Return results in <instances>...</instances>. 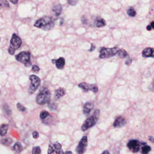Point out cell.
Masks as SVG:
<instances>
[{"mask_svg":"<svg viewBox=\"0 0 154 154\" xmlns=\"http://www.w3.org/2000/svg\"><path fill=\"white\" fill-rule=\"evenodd\" d=\"M93 104L91 102H87L85 104V105H84L83 111L84 114L86 115H88L90 114V113L94 109Z\"/></svg>","mask_w":154,"mask_h":154,"instance_id":"obj_14","label":"cell"},{"mask_svg":"<svg viewBox=\"0 0 154 154\" xmlns=\"http://www.w3.org/2000/svg\"><path fill=\"white\" fill-rule=\"evenodd\" d=\"M31 84L28 89L29 94H32L38 89L41 84V80L35 75H32L29 76Z\"/></svg>","mask_w":154,"mask_h":154,"instance_id":"obj_7","label":"cell"},{"mask_svg":"<svg viewBox=\"0 0 154 154\" xmlns=\"http://www.w3.org/2000/svg\"><path fill=\"white\" fill-rule=\"evenodd\" d=\"M17 61L23 63L26 67L31 65V53L29 52H21L15 56Z\"/></svg>","mask_w":154,"mask_h":154,"instance_id":"obj_6","label":"cell"},{"mask_svg":"<svg viewBox=\"0 0 154 154\" xmlns=\"http://www.w3.org/2000/svg\"><path fill=\"white\" fill-rule=\"evenodd\" d=\"M142 55L144 58H154V50L153 48H146L142 52Z\"/></svg>","mask_w":154,"mask_h":154,"instance_id":"obj_15","label":"cell"},{"mask_svg":"<svg viewBox=\"0 0 154 154\" xmlns=\"http://www.w3.org/2000/svg\"><path fill=\"white\" fill-rule=\"evenodd\" d=\"M151 147L147 145V144L144 142L141 148V154H148V153L151 151Z\"/></svg>","mask_w":154,"mask_h":154,"instance_id":"obj_22","label":"cell"},{"mask_svg":"<svg viewBox=\"0 0 154 154\" xmlns=\"http://www.w3.org/2000/svg\"><path fill=\"white\" fill-rule=\"evenodd\" d=\"M66 93V91L63 88H59L55 90L54 93V98L56 100H58L64 96Z\"/></svg>","mask_w":154,"mask_h":154,"instance_id":"obj_16","label":"cell"},{"mask_svg":"<svg viewBox=\"0 0 154 154\" xmlns=\"http://www.w3.org/2000/svg\"><path fill=\"white\" fill-rule=\"evenodd\" d=\"M32 135L34 139H37L39 137V134L37 131H34L32 133Z\"/></svg>","mask_w":154,"mask_h":154,"instance_id":"obj_31","label":"cell"},{"mask_svg":"<svg viewBox=\"0 0 154 154\" xmlns=\"http://www.w3.org/2000/svg\"><path fill=\"white\" fill-rule=\"evenodd\" d=\"M62 11V8L61 5H56L52 8V12L56 17H58L61 14Z\"/></svg>","mask_w":154,"mask_h":154,"instance_id":"obj_18","label":"cell"},{"mask_svg":"<svg viewBox=\"0 0 154 154\" xmlns=\"http://www.w3.org/2000/svg\"><path fill=\"white\" fill-rule=\"evenodd\" d=\"M149 139L150 140V141H151L152 142H154V137L152 136H150Z\"/></svg>","mask_w":154,"mask_h":154,"instance_id":"obj_38","label":"cell"},{"mask_svg":"<svg viewBox=\"0 0 154 154\" xmlns=\"http://www.w3.org/2000/svg\"><path fill=\"white\" fill-rule=\"evenodd\" d=\"M0 142L1 144L3 145L6 147H8L12 144L13 142V140L11 138H5L3 139H1Z\"/></svg>","mask_w":154,"mask_h":154,"instance_id":"obj_20","label":"cell"},{"mask_svg":"<svg viewBox=\"0 0 154 154\" xmlns=\"http://www.w3.org/2000/svg\"><path fill=\"white\" fill-rule=\"evenodd\" d=\"M127 14L130 17H133L136 16L137 13L133 9V8L131 7L127 11Z\"/></svg>","mask_w":154,"mask_h":154,"instance_id":"obj_24","label":"cell"},{"mask_svg":"<svg viewBox=\"0 0 154 154\" xmlns=\"http://www.w3.org/2000/svg\"><path fill=\"white\" fill-rule=\"evenodd\" d=\"M101 154H110V153L108 150H105L104 151L102 152V153Z\"/></svg>","mask_w":154,"mask_h":154,"instance_id":"obj_39","label":"cell"},{"mask_svg":"<svg viewBox=\"0 0 154 154\" xmlns=\"http://www.w3.org/2000/svg\"><path fill=\"white\" fill-rule=\"evenodd\" d=\"M151 26L152 27V28H154V22H152L151 24Z\"/></svg>","mask_w":154,"mask_h":154,"instance_id":"obj_42","label":"cell"},{"mask_svg":"<svg viewBox=\"0 0 154 154\" xmlns=\"http://www.w3.org/2000/svg\"><path fill=\"white\" fill-rule=\"evenodd\" d=\"M82 21L84 24H86L88 22L87 19L84 16L82 17Z\"/></svg>","mask_w":154,"mask_h":154,"instance_id":"obj_34","label":"cell"},{"mask_svg":"<svg viewBox=\"0 0 154 154\" xmlns=\"http://www.w3.org/2000/svg\"><path fill=\"white\" fill-rule=\"evenodd\" d=\"M119 48L115 47L112 48L102 47L100 50L99 58L101 59L110 58L118 54L120 50Z\"/></svg>","mask_w":154,"mask_h":154,"instance_id":"obj_4","label":"cell"},{"mask_svg":"<svg viewBox=\"0 0 154 154\" xmlns=\"http://www.w3.org/2000/svg\"><path fill=\"white\" fill-rule=\"evenodd\" d=\"M4 3V1H0V8H1L2 7V5H3Z\"/></svg>","mask_w":154,"mask_h":154,"instance_id":"obj_40","label":"cell"},{"mask_svg":"<svg viewBox=\"0 0 154 154\" xmlns=\"http://www.w3.org/2000/svg\"><path fill=\"white\" fill-rule=\"evenodd\" d=\"M52 61L53 64L55 63L56 68L58 69L62 70L64 68L65 64V60L64 58L61 57L56 60L52 59Z\"/></svg>","mask_w":154,"mask_h":154,"instance_id":"obj_13","label":"cell"},{"mask_svg":"<svg viewBox=\"0 0 154 154\" xmlns=\"http://www.w3.org/2000/svg\"><path fill=\"white\" fill-rule=\"evenodd\" d=\"M126 124V120L125 118L121 116H118L115 119L113 123V126L115 128H120L123 127Z\"/></svg>","mask_w":154,"mask_h":154,"instance_id":"obj_12","label":"cell"},{"mask_svg":"<svg viewBox=\"0 0 154 154\" xmlns=\"http://www.w3.org/2000/svg\"><path fill=\"white\" fill-rule=\"evenodd\" d=\"M21 44L22 41L20 37H19L17 34H13L10 41V47L8 49V52L10 54L13 55L15 54V50L19 49Z\"/></svg>","mask_w":154,"mask_h":154,"instance_id":"obj_5","label":"cell"},{"mask_svg":"<svg viewBox=\"0 0 154 154\" xmlns=\"http://www.w3.org/2000/svg\"><path fill=\"white\" fill-rule=\"evenodd\" d=\"M144 143H141L137 140H131L127 143V147L133 153H137L140 151L141 145Z\"/></svg>","mask_w":154,"mask_h":154,"instance_id":"obj_9","label":"cell"},{"mask_svg":"<svg viewBox=\"0 0 154 154\" xmlns=\"http://www.w3.org/2000/svg\"><path fill=\"white\" fill-rule=\"evenodd\" d=\"M9 126L7 124H2L0 126V135L4 137L7 134Z\"/></svg>","mask_w":154,"mask_h":154,"instance_id":"obj_19","label":"cell"},{"mask_svg":"<svg viewBox=\"0 0 154 154\" xmlns=\"http://www.w3.org/2000/svg\"><path fill=\"white\" fill-rule=\"evenodd\" d=\"M78 86L86 92L91 91L93 92L96 93L98 91V87L96 85L88 84L86 83H81Z\"/></svg>","mask_w":154,"mask_h":154,"instance_id":"obj_11","label":"cell"},{"mask_svg":"<svg viewBox=\"0 0 154 154\" xmlns=\"http://www.w3.org/2000/svg\"><path fill=\"white\" fill-rule=\"evenodd\" d=\"M131 62H132V59L130 58L127 59L125 61V64L127 65H130L131 64Z\"/></svg>","mask_w":154,"mask_h":154,"instance_id":"obj_33","label":"cell"},{"mask_svg":"<svg viewBox=\"0 0 154 154\" xmlns=\"http://www.w3.org/2000/svg\"><path fill=\"white\" fill-rule=\"evenodd\" d=\"M96 46L94 44H91V48H90V52H92V51H93L95 49V48H96Z\"/></svg>","mask_w":154,"mask_h":154,"instance_id":"obj_35","label":"cell"},{"mask_svg":"<svg viewBox=\"0 0 154 154\" xmlns=\"http://www.w3.org/2000/svg\"><path fill=\"white\" fill-rule=\"evenodd\" d=\"M54 152H56V154H64V152L62 148V145L58 142L51 143L49 145L48 151V154H52Z\"/></svg>","mask_w":154,"mask_h":154,"instance_id":"obj_10","label":"cell"},{"mask_svg":"<svg viewBox=\"0 0 154 154\" xmlns=\"http://www.w3.org/2000/svg\"><path fill=\"white\" fill-rule=\"evenodd\" d=\"M51 97L50 91L47 88L42 87L36 96V102L38 104L41 105L48 104L50 102Z\"/></svg>","mask_w":154,"mask_h":154,"instance_id":"obj_3","label":"cell"},{"mask_svg":"<svg viewBox=\"0 0 154 154\" xmlns=\"http://www.w3.org/2000/svg\"><path fill=\"white\" fill-rule=\"evenodd\" d=\"M0 39H1V38H0Z\"/></svg>","mask_w":154,"mask_h":154,"instance_id":"obj_43","label":"cell"},{"mask_svg":"<svg viewBox=\"0 0 154 154\" xmlns=\"http://www.w3.org/2000/svg\"><path fill=\"white\" fill-rule=\"evenodd\" d=\"M40 70L39 67L38 66L35 65L32 66V71L34 73H38Z\"/></svg>","mask_w":154,"mask_h":154,"instance_id":"obj_30","label":"cell"},{"mask_svg":"<svg viewBox=\"0 0 154 154\" xmlns=\"http://www.w3.org/2000/svg\"><path fill=\"white\" fill-rule=\"evenodd\" d=\"M3 109L5 112L7 114V115H11V111L10 107L7 104H5L3 106Z\"/></svg>","mask_w":154,"mask_h":154,"instance_id":"obj_27","label":"cell"},{"mask_svg":"<svg viewBox=\"0 0 154 154\" xmlns=\"http://www.w3.org/2000/svg\"><path fill=\"white\" fill-rule=\"evenodd\" d=\"M96 24L97 27L98 28L102 27L105 26V25H106L105 21L100 18H97L96 21Z\"/></svg>","mask_w":154,"mask_h":154,"instance_id":"obj_23","label":"cell"},{"mask_svg":"<svg viewBox=\"0 0 154 154\" xmlns=\"http://www.w3.org/2000/svg\"><path fill=\"white\" fill-rule=\"evenodd\" d=\"M100 116V110L99 109H97L94 111L93 115L87 118L81 127L82 130L85 131L94 127L97 123Z\"/></svg>","mask_w":154,"mask_h":154,"instance_id":"obj_2","label":"cell"},{"mask_svg":"<svg viewBox=\"0 0 154 154\" xmlns=\"http://www.w3.org/2000/svg\"><path fill=\"white\" fill-rule=\"evenodd\" d=\"M117 55L118 56H119L120 58H126V59L130 58L128 53L127 52V51L123 49H120Z\"/></svg>","mask_w":154,"mask_h":154,"instance_id":"obj_21","label":"cell"},{"mask_svg":"<svg viewBox=\"0 0 154 154\" xmlns=\"http://www.w3.org/2000/svg\"><path fill=\"white\" fill-rule=\"evenodd\" d=\"M49 115V114L48 112L46 111H42L40 113V117L41 119H45Z\"/></svg>","mask_w":154,"mask_h":154,"instance_id":"obj_26","label":"cell"},{"mask_svg":"<svg viewBox=\"0 0 154 154\" xmlns=\"http://www.w3.org/2000/svg\"><path fill=\"white\" fill-rule=\"evenodd\" d=\"M10 1L11 2V3H12L14 4H17V3L18 2V0H15V1Z\"/></svg>","mask_w":154,"mask_h":154,"instance_id":"obj_37","label":"cell"},{"mask_svg":"<svg viewBox=\"0 0 154 154\" xmlns=\"http://www.w3.org/2000/svg\"><path fill=\"white\" fill-rule=\"evenodd\" d=\"M12 150L16 154H20L23 150L22 145L20 142H17L12 148Z\"/></svg>","mask_w":154,"mask_h":154,"instance_id":"obj_17","label":"cell"},{"mask_svg":"<svg viewBox=\"0 0 154 154\" xmlns=\"http://www.w3.org/2000/svg\"><path fill=\"white\" fill-rule=\"evenodd\" d=\"M63 154H72V151H67L64 152Z\"/></svg>","mask_w":154,"mask_h":154,"instance_id":"obj_41","label":"cell"},{"mask_svg":"<svg viewBox=\"0 0 154 154\" xmlns=\"http://www.w3.org/2000/svg\"><path fill=\"white\" fill-rule=\"evenodd\" d=\"M152 27L150 25H149L148 26H147V31H150L152 29Z\"/></svg>","mask_w":154,"mask_h":154,"instance_id":"obj_36","label":"cell"},{"mask_svg":"<svg viewBox=\"0 0 154 154\" xmlns=\"http://www.w3.org/2000/svg\"><path fill=\"white\" fill-rule=\"evenodd\" d=\"M54 21L52 17H44L37 20L35 23L34 26L44 31H49L54 28Z\"/></svg>","mask_w":154,"mask_h":154,"instance_id":"obj_1","label":"cell"},{"mask_svg":"<svg viewBox=\"0 0 154 154\" xmlns=\"http://www.w3.org/2000/svg\"><path fill=\"white\" fill-rule=\"evenodd\" d=\"M41 150L39 147H35L33 148L32 151V154H40Z\"/></svg>","mask_w":154,"mask_h":154,"instance_id":"obj_28","label":"cell"},{"mask_svg":"<svg viewBox=\"0 0 154 154\" xmlns=\"http://www.w3.org/2000/svg\"><path fill=\"white\" fill-rule=\"evenodd\" d=\"M17 108L19 111H20L21 112H25L26 111V108L23 106V105L20 103H18L17 105Z\"/></svg>","mask_w":154,"mask_h":154,"instance_id":"obj_29","label":"cell"},{"mask_svg":"<svg viewBox=\"0 0 154 154\" xmlns=\"http://www.w3.org/2000/svg\"><path fill=\"white\" fill-rule=\"evenodd\" d=\"M48 106L51 110H56L57 109V104L54 102H49Z\"/></svg>","mask_w":154,"mask_h":154,"instance_id":"obj_25","label":"cell"},{"mask_svg":"<svg viewBox=\"0 0 154 154\" xmlns=\"http://www.w3.org/2000/svg\"><path fill=\"white\" fill-rule=\"evenodd\" d=\"M88 145V138L86 136L82 137L76 147V151L77 154H83L85 153Z\"/></svg>","mask_w":154,"mask_h":154,"instance_id":"obj_8","label":"cell"},{"mask_svg":"<svg viewBox=\"0 0 154 154\" xmlns=\"http://www.w3.org/2000/svg\"><path fill=\"white\" fill-rule=\"evenodd\" d=\"M77 2H78V1H72V0H71V1H68V3L70 5H72V6H75V5H76V4Z\"/></svg>","mask_w":154,"mask_h":154,"instance_id":"obj_32","label":"cell"}]
</instances>
